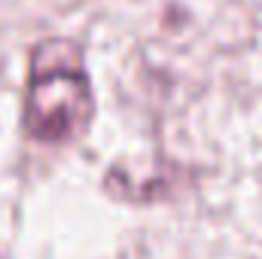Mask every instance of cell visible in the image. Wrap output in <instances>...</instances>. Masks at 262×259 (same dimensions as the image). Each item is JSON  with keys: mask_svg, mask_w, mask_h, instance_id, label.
<instances>
[{"mask_svg": "<svg viewBox=\"0 0 262 259\" xmlns=\"http://www.w3.org/2000/svg\"><path fill=\"white\" fill-rule=\"evenodd\" d=\"M28 131L43 143H64L92 119V85L73 43H43L31 61Z\"/></svg>", "mask_w": 262, "mask_h": 259, "instance_id": "cell-1", "label": "cell"}]
</instances>
